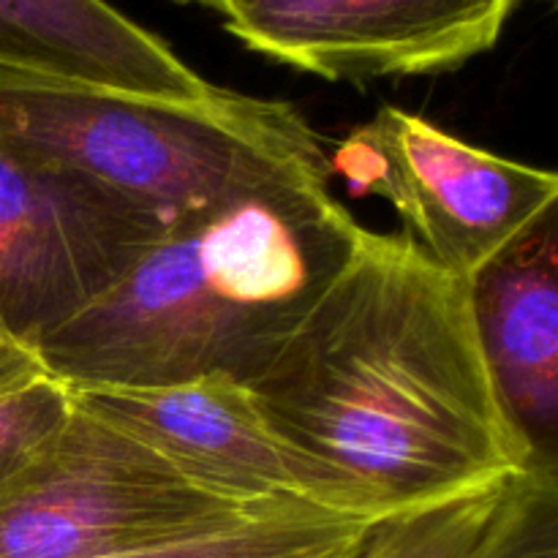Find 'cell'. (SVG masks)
I'll return each mask as SVG.
<instances>
[{"mask_svg": "<svg viewBox=\"0 0 558 558\" xmlns=\"http://www.w3.org/2000/svg\"><path fill=\"white\" fill-rule=\"evenodd\" d=\"M245 387L272 428L347 477L379 521L537 461L480 347L472 283L407 234L365 229Z\"/></svg>", "mask_w": 558, "mask_h": 558, "instance_id": "6da1fadb", "label": "cell"}, {"mask_svg": "<svg viewBox=\"0 0 558 558\" xmlns=\"http://www.w3.org/2000/svg\"><path fill=\"white\" fill-rule=\"evenodd\" d=\"M300 167L169 223L93 303L33 347L44 374L80 387L248 385L281 352L363 238Z\"/></svg>", "mask_w": 558, "mask_h": 558, "instance_id": "7a4b0ae2", "label": "cell"}, {"mask_svg": "<svg viewBox=\"0 0 558 558\" xmlns=\"http://www.w3.org/2000/svg\"><path fill=\"white\" fill-rule=\"evenodd\" d=\"M0 142L85 174L169 223L300 167L322 140L283 101L218 87L163 101L0 74Z\"/></svg>", "mask_w": 558, "mask_h": 558, "instance_id": "3957f363", "label": "cell"}, {"mask_svg": "<svg viewBox=\"0 0 558 558\" xmlns=\"http://www.w3.org/2000/svg\"><path fill=\"white\" fill-rule=\"evenodd\" d=\"M278 501L216 488L71 401L0 483V558H114L223 532Z\"/></svg>", "mask_w": 558, "mask_h": 558, "instance_id": "277c9868", "label": "cell"}, {"mask_svg": "<svg viewBox=\"0 0 558 558\" xmlns=\"http://www.w3.org/2000/svg\"><path fill=\"white\" fill-rule=\"evenodd\" d=\"M357 196H381L430 262L472 278L556 210L558 178L463 142L398 107L352 131L327 161Z\"/></svg>", "mask_w": 558, "mask_h": 558, "instance_id": "5b68a950", "label": "cell"}, {"mask_svg": "<svg viewBox=\"0 0 558 558\" xmlns=\"http://www.w3.org/2000/svg\"><path fill=\"white\" fill-rule=\"evenodd\" d=\"M167 227L153 207L0 142V336L33 352Z\"/></svg>", "mask_w": 558, "mask_h": 558, "instance_id": "8992f818", "label": "cell"}, {"mask_svg": "<svg viewBox=\"0 0 558 558\" xmlns=\"http://www.w3.org/2000/svg\"><path fill=\"white\" fill-rule=\"evenodd\" d=\"M518 0H227L251 52L330 82L445 74L496 47Z\"/></svg>", "mask_w": 558, "mask_h": 558, "instance_id": "52a82bcc", "label": "cell"}, {"mask_svg": "<svg viewBox=\"0 0 558 558\" xmlns=\"http://www.w3.org/2000/svg\"><path fill=\"white\" fill-rule=\"evenodd\" d=\"M71 401L129 430L161 456L248 501H305L379 521L360 490L289 445L254 392L227 376L167 387H80Z\"/></svg>", "mask_w": 558, "mask_h": 558, "instance_id": "ba28073f", "label": "cell"}, {"mask_svg": "<svg viewBox=\"0 0 558 558\" xmlns=\"http://www.w3.org/2000/svg\"><path fill=\"white\" fill-rule=\"evenodd\" d=\"M0 74L163 101L218 90L107 0H0Z\"/></svg>", "mask_w": 558, "mask_h": 558, "instance_id": "9c48e42d", "label": "cell"}, {"mask_svg": "<svg viewBox=\"0 0 558 558\" xmlns=\"http://www.w3.org/2000/svg\"><path fill=\"white\" fill-rule=\"evenodd\" d=\"M480 347L507 412L554 458L558 423V234L556 210L469 278Z\"/></svg>", "mask_w": 558, "mask_h": 558, "instance_id": "30bf717a", "label": "cell"}, {"mask_svg": "<svg viewBox=\"0 0 558 558\" xmlns=\"http://www.w3.org/2000/svg\"><path fill=\"white\" fill-rule=\"evenodd\" d=\"M379 523L278 501L223 532L114 558H363Z\"/></svg>", "mask_w": 558, "mask_h": 558, "instance_id": "8fae6325", "label": "cell"}, {"mask_svg": "<svg viewBox=\"0 0 558 558\" xmlns=\"http://www.w3.org/2000/svg\"><path fill=\"white\" fill-rule=\"evenodd\" d=\"M523 474L387 518L376 526L363 558H474L505 518Z\"/></svg>", "mask_w": 558, "mask_h": 558, "instance_id": "7c38bea8", "label": "cell"}, {"mask_svg": "<svg viewBox=\"0 0 558 558\" xmlns=\"http://www.w3.org/2000/svg\"><path fill=\"white\" fill-rule=\"evenodd\" d=\"M474 558H558L556 461L537 458Z\"/></svg>", "mask_w": 558, "mask_h": 558, "instance_id": "4fadbf2b", "label": "cell"}, {"mask_svg": "<svg viewBox=\"0 0 558 558\" xmlns=\"http://www.w3.org/2000/svg\"><path fill=\"white\" fill-rule=\"evenodd\" d=\"M69 412V387L49 379L47 374L0 392V483L31 458Z\"/></svg>", "mask_w": 558, "mask_h": 558, "instance_id": "5bb4252c", "label": "cell"}, {"mask_svg": "<svg viewBox=\"0 0 558 558\" xmlns=\"http://www.w3.org/2000/svg\"><path fill=\"white\" fill-rule=\"evenodd\" d=\"M38 374H44V371L38 365V360L33 357L31 349L16 347V343L0 347V392L22 385V381L33 379Z\"/></svg>", "mask_w": 558, "mask_h": 558, "instance_id": "9a60e30c", "label": "cell"}, {"mask_svg": "<svg viewBox=\"0 0 558 558\" xmlns=\"http://www.w3.org/2000/svg\"><path fill=\"white\" fill-rule=\"evenodd\" d=\"M174 3H183V5H189V3H194V5H207V9H216L218 14H221V9H223V5H227V0H174Z\"/></svg>", "mask_w": 558, "mask_h": 558, "instance_id": "2e32d148", "label": "cell"}, {"mask_svg": "<svg viewBox=\"0 0 558 558\" xmlns=\"http://www.w3.org/2000/svg\"><path fill=\"white\" fill-rule=\"evenodd\" d=\"M5 343H11V341H5V338H3V336H0V347H5Z\"/></svg>", "mask_w": 558, "mask_h": 558, "instance_id": "e0dca14e", "label": "cell"}]
</instances>
